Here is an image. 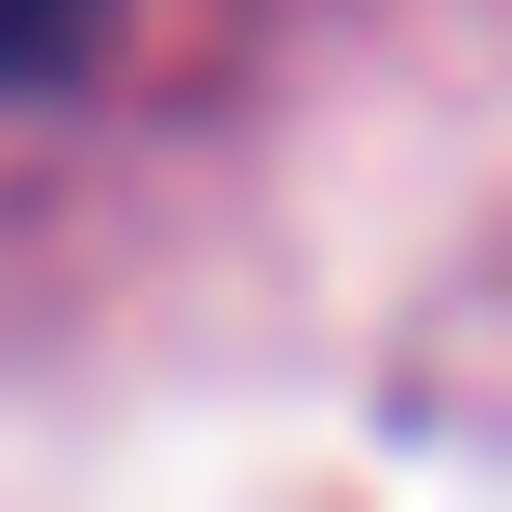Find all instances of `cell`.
Wrapping results in <instances>:
<instances>
[{"instance_id":"obj_1","label":"cell","mask_w":512,"mask_h":512,"mask_svg":"<svg viewBox=\"0 0 512 512\" xmlns=\"http://www.w3.org/2000/svg\"><path fill=\"white\" fill-rule=\"evenodd\" d=\"M122 0H0V81H81Z\"/></svg>"}]
</instances>
